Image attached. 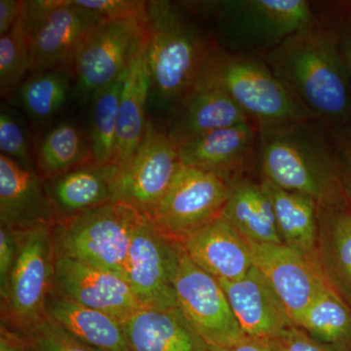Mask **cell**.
I'll list each match as a JSON object with an SVG mask.
<instances>
[{
	"instance_id": "obj_1",
	"label": "cell",
	"mask_w": 351,
	"mask_h": 351,
	"mask_svg": "<svg viewBox=\"0 0 351 351\" xmlns=\"http://www.w3.org/2000/svg\"><path fill=\"white\" fill-rule=\"evenodd\" d=\"M261 57L321 121L351 124V75L318 19Z\"/></svg>"
},
{
	"instance_id": "obj_2",
	"label": "cell",
	"mask_w": 351,
	"mask_h": 351,
	"mask_svg": "<svg viewBox=\"0 0 351 351\" xmlns=\"http://www.w3.org/2000/svg\"><path fill=\"white\" fill-rule=\"evenodd\" d=\"M147 16L149 100L154 98L157 107L173 117L195 87L218 43L171 2L149 1Z\"/></svg>"
},
{
	"instance_id": "obj_3",
	"label": "cell",
	"mask_w": 351,
	"mask_h": 351,
	"mask_svg": "<svg viewBox=\"0 0 351 351\" xmlns=\"http://www.w3.org/2000/svg\"><path fill=\"white\" fill-rule=\"evenodd\" d=\"M197 83L226 92L260 130L320 120L260 56L217 44Z\"/></svg>"
},
{
	"instance_id": "obj_4",
	"label": "cell",
	"mask_w": 351,
	"mask_h": 351,
	"mask_svg": "<svg viewBox=\"0 0 351 351\" xmlns=\"http://www.w3.org/2000/svg\"><path fill=\"white\" fill-rule=\"evenodd\" d=\"M262 179L317 200L338 166L321 120L260 130Z\"/></svg>"
},
{
	"instance_id": "obj_5",
	"label": "cell",
	"mask_w": 351,
	"mask_h": 351,
	"mask_svg": "<svg viewBox=\"0 0 351 351\" xmlns=\"http://www.w3.org/2000/svg\"><path fill=\"white\" fill-rule=\"evenodd\" d=\"M189 13L218 20L240 47L263 56L317 18L306 0L184 2Z\"/></svg>"
},
{
	"instance_id": "obj_6",
	"label": "cell",
	"mask_w": 351,
	"mask_h": 351,
	"mask_svg": "<svg viewBox=\"0 0 351 351\" xmlns=\"http://www.w3.org/2000/svg\"><path fill=\"white\" fill-rule=\"evenodd\" d=\"M143 217L125 203L113 201L58 223L53 228L56 255L124 277L132 237Z\"/></svg>"
},
{
	"instance_id": "obj_7",
	"label": "cell",
	"mask_w": 351,
	"mask_h": 351,
	"mask_svg": "<svg viewBox=\"0 0 351 351\" xmlns=\"http://www.w3.org/2000/svg\"><path fill=\"white\" fill-rule=\"evenodd\" d=\"M54 226L20 232L19 251L1 297V323L24 332L45 319L46 304L54 292Z\"/></svg>"
},
{
	"instance_id": "obj_8",
	"label": "cell",
	"mask_w": 351,
	"mask_h": 351,
	"mask_svg": "<svg viewBox=\"0 0 351 351\" xmlns=\"http://www.w3.org/2000/svg\"><path fill=\"white\" fill-rule=\"evenodd\" d=\"M23 18L29 38L32 73L58 69L71 71L85 39L104 22L73 0L24 1Z\"/></svg>"
},
{
	"instance_id": "obj_9",
	"label": "cell",
	"mask_w": 351,
	"mask_h": 351,
	"mask_svg": "<svg viewBox=\"0 0 351 351\" xmlns=\"http://www.w3.org/2000/svg\"><path fill=\"white\" fill-rule=\"evenodd\" d=\"M149 16L104 21L83 43L73 71L83 98H92L101 88L126 75L147 47Z\"/></svg>"
},
{
	"instance_id": "obj_10",
	"label": "cell",
	"mask_w": 351,
	"mask_h": 351,
	"mask_svg": "<svg viewBox=\"0 0 351 351\" xmlns=\"http://www.w3.org/2000/svg\"><path fill=\"white\" fill-rule=\"evenodd\" d=\"M230 193L232 182L182 164L149 217L166 237L182 243L223 215Z\"/></svg>"
},
{
	"instance_id": "obj_11",
	"label": "cell",
	"mask_w": 351,
	"mask_h": 351,
	"mask_svg": "<svg viewBox=\"0 0 351 351\" xmlns=\"http://www.w3.org/2000/svg\"><path fill=\"white\" fill-rule=\"evenodd\" d=\"M182 249L144 215L132 237L124 274L141 306L177 308L174 283Z\"/></svg>"
},
{
	"instance_id": "obj_12",
	"label": "cell",
	"mask_w": 351,
	"mask_h": 351,
	"mask_svg": "<svg viewBox=\"0 0 351 351\" xmlns=\"http://www.w3.org/2000/svg\"><path fill=\"white\" fill-rule=\"evenodd\" d=\"M174 287L178 308L208 346H230L247 338L218 279L196 265L184 248Z\"/></svg>"
},
{
	"instance_id": "obj_13",
	"label": "cell",
	"mask_w": 351,
	"mask_h": 351,
	"mask_svg": "<svg viewBox=\"0 0 351 351\" xmlns=\"http://www.w3.org/2000/svg\"><path fill=\"white\" fill-rule=\"evenodd\" d=\"M182 163L167 131L149 120L144 140L131 160L119 170L114 200L149 216L174 181Z\"/></svg>"
},
{
	"instance_id": "obj_14",
	"label": "cell",
	"mask_w": 351,
	"mask_h": 351,
	"mask_svg": "<svg viewBox=\"0 0 351 351\" xmlns=\"http://www.w3.org/2000/svg\"><path fill=\"white\" fill-rule=\"evenodd\" d=\"M316 213L321 274L351 309V195L339 176L316 200Z\"/></svg>"
},
{
	"instance_id": "obj_15",
	"label": "cell",
	"mask_w": 351,
	"mask_h": 351,
	"mask_svg": "<svg viewBox=\"0 0 351 351\" xmlns=\"http://www.w3.org/2000/svg\"><path fill=\"white\" fill-rule=\"evenodd\" d=\"M54 292L121 321L142 308L123 276L64 256L56 255Z\"/></svg>"
},
{
	"instance_id": "obj_16",
	"label": "cell",
	"mask_w": 351,
	"mask_h": 351,
	"mask_svg": "<svg viewBox=\"0 0 351 351\" xmlns=\"http://www.w3.org/2000/svg\"><path fill=\"white\" fill-rule=\"evenodd\" d=\"M245 241L254 267L269 281L298 326L307 307L328 286L324 279L302 256L284 244Z\"/></svg>"
},
{
	"instance_id": "obj_17",
	"label": "cell",
	"mask_w": 351,
	"mask_h": 351,
	"mask_svg": "<svg viewBox=\"0 0 351 351\" xmlns=\"http://www.w3.org/2000/svg\"><path fill=\"white\" fill-rule=\"evenodd\" d=\"M178 147L184 165L232 182L247 178L260 154V129L248 122L198 136Z\"/></svg>"
},
{
	"instance_id": "obj_18",
	"label": "cell",
	"mask_w": 351,
	"mask_h": 351,
	"mask_svg": "<svg viewBox=\"0 0 351 351\" xmlns=\"http://www.w3.org/2000/svg\"><path fill=\"white\" fill-rule=\"evenodd\" d=\"M219 282L247 337L274 339L295 326L269 281L254 265L237 280Z\"/></svg>"
},
{
	"instance_id": "obj_19",
	"label": "cell",
	"mask_w": 351,
	"mask_h": 351,
	"mask_svg": "<svg viewBox=\"0 0 351 351\" xmlns=\"http://www.w3.org/2000/svg\"><path fill=\"white\" fill-rule=\"evenodd\" d=\"M0 226L19 232L55 226L43 178L3 154H0Z\"/></svg>"
},
{
	"instance_id": "obj_20",
	"label": "cell",
	"mask_w": 351,
	"mask_h": 351,
	"mask_svg": "<svg viewBox=\"0 0 351 351\" xmlns=\"http://www.w3.org/2000/svg\"><path fill=\"white\" fill-rule=\"evenodd\" d=\"M119 168L113 163H88L44 180L52 206L55 225L114 200V184Z\"/></svg>"
},
{
	"instance_id": "obj_21",
	"label": "cell",
	"mask_w": 351,
	"mask_h": 351,
	"mask_svg": "<svg viewBox=\"0 0 351 351\" xmlns=\"http://www.w3.org/2000/svg\"><path fill=\"white\" fill-rule=\"evenodd\" d=\"M182 246L196 265L218 280H237L253 267L244 237L223 215L184 240Z\"/></svg>"
},
{
	"instance_id": "obj_22",
	"label": "cell",
	"mask_w": 351,
	"mask_h": 351,
	"mask_svg": "<svg viewBox=\"0 0 351 351\" xmlns=\"http://www.w3.org/2000/svg\"><path fill=\"white\" fill-rule=\"evenodd\" d=\"M248 122L243 110L226 92L197 83L176 110L166 131L179 145L210 132Z\"/></svg>"
},
{
	"instance_id": "obj_23",
	"label": "cell",
	"mask_w": 351,
	"mask_h": 351,
	"mask_svg": "<svg viewBox=\"0 0 351 351\" xmlns=\"http://www.w3.org/2000/svg\"><path fill=\"white\" fill-rule=\"evenodd\" d=\"M121 322L131 351L209 350L178 307H142Z\"/></svg>"
},
{
	"instance_id": "obj_24",
	"label": "cell",
	"mask_w": 351,
	"mask_h": 351,
	"mask_svg": "<svg viewBox=\"0 0 351 351\" xmlns=\"http://www.w3.org/2000/svg\"><path fill=\"white\" fill-rule=\"evenodd\" d=\"M261 184L271 201L283 244L302 256L322 276L317 255L316 200L278 188L267 180L262 179Z\"/></svg>"
},
{
	"instance_id": "obj_25",
	"label": "cell",
	"mask_w": 351,
	"mask_h": 351,
	"mask_svg": "<svg viewBox=\"0 0 351 351\" xmlns=\"http://www.w3.org/2000/svg\"><path fill=\"white\" fill-rule=\"evenodd\" d=\"M145 48L127 71L117 119V142L113 164L121 169L131 160L144 140L149 120L147 119V101H149V69Z\"/></svg>"
},
{
	"instance_id": "obj_26",
	"label": "cell",
	"mask_w": 351,
	"mask_h": 351,
	"mask_svg": "<svg viewBox=\"0 0 351 351\" xmlns=\"http://www.w3.org/2000/svg\"><path fill=\"white\" fill-rule=\"evenodd\" d=\"M46 316L96 350L131 351L121 320L110 314L53 292L46 304Z\"/></svg>"
},
{
	"instance_id": "obj_27",
	"label": "cell",
	"mask_w": 351,
	"mask_h": 351,
	"mask_svg": "<svg viewBox=\"0 0 351 351\" xmlns=\"http://www.w3.org/2000/svg\"><path fill=\"white\" fill-rule=\"evenodd\" d=\"M223 216L245 239L257 243L283 244L274 206L261 182L248 178L232 182Z\"/></svg>"
},
{
	"instance_id": "obj_28",
	"label": "cell",
	"mask_w": 351,
	"mask_h": 351,
	"mask_svg": "<svg viewBox=\"0 0 351 351\" xmlns=\"http://www.w3.org/2000/svg\"><path fill=\"white\" fill-rule=\"evenodd\" d=\"M94 162L90 138L71 123L58 124L36 149V171L43 180Z\"/></svg>"
},
{
	"instance_id": "obj_29",
	"label": "cell",
	"mask_w": 351,
	"mask_h": 351,
	"mask_svg": "<svg viewBox=\"0 0 351 351\" xmlns=\"http://www.w3.org/2000/svg\"><path fill=\"white\" fill-rule=\"evenodd\" d=\"M298 327L341 351H351V309L329 286L307 307Z\"/></svg>"
},
{
	"instance_id": "obj_30",
	"label": "cell",
	"mask_w": 351,
	"mask_h": 351,
	"mask_svg": "<svg viewBox=\"0 0 351 351\" xmlns=\"http://www.w3.org/2000/svg\"><path fill=\"white\" fill-rule=\"evenodd\" d=\"M73 76L66 69L32 73L18 89L25 112L38 122L53 119L69 100Z\"/></svg>"
},
{
	"instance_id": "obj_31",
	"label": "cell",
	"mask_w": 351,
	"mask_h": 351,
	"mask_svg": "<svg viewBox=\"0 0 351 351\" xmlns=\"http://www.w3.org/2000/svg\"><path fill=\"white\" fill-rule=\"evenodd\" d=\"M125 76L101 88L91 98L89 138L94 161L98 164L113 163L114 159L120 96Z\"/></svg>"
},
{
	"instance_id": "obj_32",
	"label": "cell",
	"mask_w": 351,
	"mask_h": 351,
	"mask_svg": "<svg viewBox=\"0 0 351 351\" xmlns=\"http://www.w3.org/2000/svg\"><path fill=\"white\" fill-rule=\"evenodd\" d=\"M31 71L29 38L24 18L7 34L0 36V94L6 98L25 82Z\"/></svg>"
},
{
	"instance_id": "obj_33",
	"label": "cell",
	"mask_w": 351,
	"mask_h": 351,
	"mask_svg": "<svg viewBox=\"0 0 351 351\" xmlns=\"http://www.w3.org/2000/svg\"><path fill=\"white\" fill-rule=\"evenodd\" d=\"M0 152L27 169L36 171V149L20 117L2 106L0 112Z\"/></svg>"
},
{
	"instance_id": "obj_34",
	"label": "cell",
	"mask_w": 351,
	"mask_h": 351,
	"mask_svg": "<svg viewBox=\"0 0 351 351\" xmlns=\"http://www.w3.org/2000/svg\"><path fill=\"white\" fill-rule=\"evenodd\" d=\"M21 334L27 339L31 351H100L75 338L48 317Z\"/></svg>"
},
{
	"instance_id": "obj_35",
	"label": "cell",
	"mask_w": 351,
	"mask_h": 351,
	"mask_svg": "<svg viewBox=\"0 0 351 351\" xmlns=\"http://www.w3.org/2000/svg\"><path fill=\"white\" fill-rule=\"evenodd\" d=\"M315 6L318 21L336 36L339 54L351 75V4L341 2Z\"/></svg>"
},
{
	"instance_id": "obj_36",
	"label": "cell",
	"mask_w": 351,
	"mask_h": 351,
	"mask_svg": "<svg viewBox=\"0 0 351 351\" xmlns=\"http://www.w3.org/2000/svg\"><path fill=\"white\" fill-rule=\"evenodd\" d=\"M104 21L147 17L149 1L138 0H73Z\"/></svg>"
},
{
	"instance_id": "obj_37",
	"label": "cell",
	"mask_w": 351,
	"mask_h": 351,
	"mask_svg": "<svg viewBox=\"0 0 351 351\" xmlns=\"http://www.w3.org/2000/svg\"><path fill=\"white\" fill-rule=\"evenodd\" d=\"M328 138L338 166L339 179L351 195V124L328 125Z\"/></svg>"
},
{
	"instance_id": "obj_38",
	"label": "cell",
	"mask_w": 351,
	"mask_h": 351,
	"mask_svg": "<svg viewBox=\"0 0 351 351\" xmlns=\"http://www.w3.org/2000/svg\"><path fill=\"white\" fill-rule=\"evenodd\" d=\"M271 341L279 351H341L318 341L298 326L289 328Z\"/></svg>"
},
{
	"instance_id": "obj_39",
	"label": "cell",
	"mask_w": 351,
	"mask_h": 351,
	"mask_svg": "<svg viewBox=\"0 0 351 351\" xmlns=\"http://www.w3.org/2000/svg\"><path fill=\"white\" fill-rule=\"evenodd\" d=\"M19 230L0 226V294L8 284L19 251Z\"/></svg>"
},
{
	"instance_id": "obj_40",
	"label": "cell",
	"mask_w": 351,
	"mask_h": 351,
	"mask_svg": "<svg viewBox=\"0 0 351 351\" xmlns=\"http://www.w3.org/2000/svg\"><path fill=\"white\" fill-rule=\"evenodd\" d=\"M24 11V1L0 0V36L7 34L17 24Z\"/></svg>"
},
{
	"instance_id": "obj_41",
	"label": "cell",
	"mask_w": 351,
	"mask_h": 351,
	"mask_svg": "<svg viewBox=\"0 0 351 351\" xmlns=\"http://www.w3.org/2000/svg\"><path fill=\"white\" fill-rule=\"evenodd\" d=\"M208 351H279L271 339L247 337L239 343L226 346H209Z\"/></svg>"
},
{
	"instance_id": "obj_42",
	"label": "cell",
	"mask_w": 351,
	"mask_h": 351,
	"mask_svg": "<svg viewBox=\"0 0 351 351\" xmlns=\"http://www.w3.org/2000/svg\"><path fill=\"white\" fill-rule=\"evenodd\" d=\"M0 351H31L27 339L21 332L1 323L0 326Z\"/></svg>"
}]
</instances>
